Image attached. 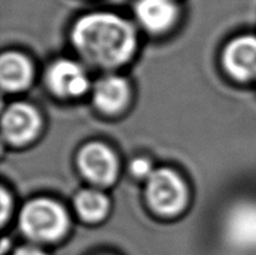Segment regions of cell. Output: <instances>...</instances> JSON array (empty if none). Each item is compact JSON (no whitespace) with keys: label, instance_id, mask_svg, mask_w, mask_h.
<instances>
[{"label":"cell","instance_id":"11","mask_svg":"<svg viewBox=\"0 0 256 255\" xmlns=\"http://www.w3.org/2000/svg\"><path fill=\"white\" fill-rule=\"evenodd\" d=\"M230 239L236 244H256V206H244L234 210L228 224Z\"/></svg>","mask_w":256,"mask_h":255},{"label":"cell","instance_id":"13","mask_svg":"<svg viewBox=\"0 0 256 255\" xmlns=\"http://www.w3.org/2000/svg\"><path fill=\"white\" fill-rule=\"evenodd\" d=\"M132 172L136 176H146L152 175V164L145 159H136L132 164Z\"/></svg>","mask_w":256,"mask_h":255},{"label":"cell","instance_id":"7","mask_svg":"<svg viewBox=\"0 0 256 255\" xmlns=\"http://www.w3.org/2000/svg\"><path fill=\"white\" fill-rule=\"evenodd\" d=\"M48 82L59 96H78L88 89V78L82 68L69 60L55 62L48 74Z\"/></svg>","mask_w":256,"mask_h":255},{"label":"cell","instance_id":"9","mask_svg":"<svg viewBox=\"0 0 256 255\" xmlns=\"http://www.w3.org/2000/svg\"><path fill=\"white\" fill-rule=\"evenodd\" d=\"M129 89L125 80L118 76H109L100 80L94 90V102L100 110L115 112L128 102Z\"/></svg>","mask_w":256,"mask_h":255},{"label":"cell","instance_id":"8","mask_svg":"<svg viewBox=\"0 0 256 255\" xmlns=\"http://www.w3.org/2000/svg\"><path fill=\"white\" fill-rule=\"evenodd\" d=\"M138 19L152 32H162L174 22L176 6L172 0H139L135 6Z\"/></svg>","mask_w":256,"mask_h":255},{"label":"cell","instance_id":"14","mask_svg":"<svg viewBox=\"0 0 256 255\" xmlns=\"http://www.w3.org/2000/svg\"><path fill=\"white\" fill-rule=\"evenodd\" d=\"M9 204H10V199L9 196H8L5 190H2V222H4L5 220H6V215H8V212H9Z\"/></svg>","mask_w":256,"mask_h":255},{"label":"cell","instance_id":"1","mask_svg":"<svg viewBox=\"0 0 256 255\" xmlns=\"http://www.w3.org/2000/svg\"><path fill=\"white\" fill-rule=\"evenodd\" d=\"M72 42L88 62L110 68L129 59L135 48V32L126 20L109 12H95L75 24Z\"/></svg>","mask_w":256,"mask_h":255},{"label":"cell","instance_id":"10","mask_svg":"<svg viewBox=\"0 0 256 255\" xmlns=\"http://www.w3.org/2000/svg\"><path fill=\"white\" fill-rule=\"evenodd\" d=\"M32 76L29 62L16 52H8L0 59V80L6 90H19L26 86Z\"/></svg>","mask_w":256,"mask_h":255},{"label":"cell","instance_id":"12","mask_svg":"<svg viewBox=\"0 0 256 255\" xmlns=\"http://www.w3.org/2000/svg\"><path fill=\"white\" fill-rule=\"evenodd\" d=\"M75 206L82 219L88 222H96L106 214L108 200L100 192L85 190L76 196Z\"/></svg>","mask_w":256,"mask_h":255},{"label":"cell","instance_id":"2","mask_svg":"<svg viewBox=\"0 0 256 255\" xmlns=\"http://www.w3.org/2000/svg\"><path fill=\"white\" fill-rule=\"evenodd\" d=\"M20 225L25 234L34 240L49 242L64 234L68 216L56 202L46 199L34 200L22 209Z\"/></svg>","mask_w":256,"mask_h":255},{"label":"cell","instance_id":"4","mask_svg":"<svg viewBox=\"0 0 256 255\" xmlns=\"http://www.w3.org/2000/svg\"><path fill=\"white\" fill-rule=\"evenodd\" d=\"M79 166L82 174L96 184L108 185L116 175L114 154L102 144L86 145L79 154Z\"/></svg>","mask_w":256,"mask_h":255},{"label":"cell","instance_id":"5","mask_svg":"<svg viewBox=\"0 0 256 255\" xmlns=\"http://www.w3.org/2000/svg\"><path fill=\"white\" fill-rule=\"evenodd\" d=\"M40 119L32 106L22 102L12 105L2 116V132L9 142L22 144L35 136L39 130Z\"/></svg>","mask_w":256,"mask_h":255},{"label":"cell","instance_id":"15","mask_svg":"<svg viewBox=\"0 0 256 255\" xmlns=\"http://www.w3.org/2000/svg\"><path fill=\"white\" fill-rule=\"evenodd\" d=\"M14 255H45V254L42 252H40L39 249H36V248L24 246L18 249Z\"/></svg>","mask_w":256,"mask_h":255},{"label":"cell","instance_id":"3","mask_svg":"<svg viewBox=\"0 0 256 255\" xmlns=\"http://www.w3.org/2000/svg\"><path fill=\"white\" fill-rule=\"evenodd\" d=\"M148 199L156 212L172 215L182 210L186 190L182 179L169 169L152 172L148 180Z\"/></svg>","mask_w":256,"mask_h":255},{"label":"cell","instance_id":"6","mask_svg":"<svg viewBox=\"0 0 256 255\" xmlns=\"http://www.w3.org/2000/svg\"><path fill=\"white\" fill-rule=\"evenodd\" d=\"M224 64L236 79H256V38L242 36L230 42L224 52Z\"/></svg>","mask_w":256,"mask_h":255}]
</instances>
